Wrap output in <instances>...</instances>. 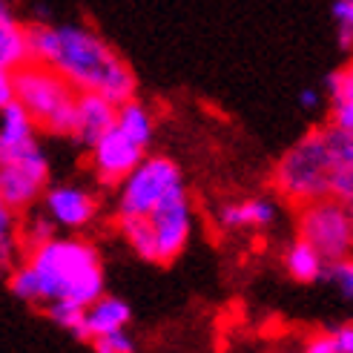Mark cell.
Returning <instances> with one entry per match:
<instances>
[{
	"label": "cell",
	"mask_w": 353,
	"mask_h": 353,
	"mask_svg": "<svg viewBox=\"0 0 353 353\" xmlns=\"http://www.w3.org/2000/svg\"><path fill=\"white\" fill-rule=\"evenodd\" d=\"M29 34V61L55 66L78 92H98L121 103L132 101L135 75L123 63L115 49L83 26H32Z\"/></svg>",
	"instance_id": "cell-1"
},
{
	"label": "cell",
	"mask_w": 353,
	"mask_h": 353,
	"mask_svg": "<svg viewBox=\"0 0 353 353\" xmlns=\"http://www.w3.org/2000/svg\"><path fill=\"white\" fill-rule=\"evenodd\" d=\"M29 264L41 281V302H78L90 307L103 296V270L92 244L75 239H46L32 247Z\"/></svg>",
	"instance_id": "cell-2"
},
{
	"label": "cell",
	"mask_w": 353,
	"mask_h": 353,
	"mask_svg": "<svg viewBox=\"0 0 353 353\" xmlns=\"http://www.w3.org/2000/svg\"><path fill=\"white\" fill-rule=\"evenodd\" d=\"M339 175V158L333 147V130L316 127L307 135H302L296 144L281 155L276 164L273 181L276 190L293 204H307L316 199L333 196V184Z\"/></svg>",
	"instance_id": "cell-3"
},
{
	"label": "cell",
	"mask_w": 353,
	"mask_h": 353,
	"mask_svg": "<svg viewBox=\"0 0 353 353\" xmlns=\"http://www.w3.org/2000/svg\"><path fill=\"white\" fill-rule=\"evenodd\" d=\"M78 90L55 66L41 61H26L14 69V98L29 110L41 130L52 135H72Z\"/></svg>",
	"instance_id": "cell-4"
},
{
	"label": "cell",
	"mask_w": 353,
	"mask_h": 353,
	"mask_svg": "<svg viewBox=\"0 0 353 353\" xmlns=\"http://www.w3.org/2000/svg\"><path fill=\"white\" fill-rule=\"evenodd\" d=\"M299 236L307 239L327 261L353 253V210L339 196L307 201L299 210Z\"/></svg>",
	"instance_id": "cell-5"
},
{
	"label": "cell",
	"mask_w": 353,
	"mask_h": 353,
	"mask_svg": "<svg viewBox=\"0 0 353 353\" xmlns=\"http://www.w3.org/2000/svg\"><path fill=\"white\" fill-rule=\"evenodd\" d=\"M179 190H184L181 170L170 158H144L121 181L118 213L121 216H150L158 204Z\"/></svg>",
	"instance_id": "cell-6"
},
{
	"label": "cell",
	"mask_w": 353,
	"mask_h": 353,
	"mask_svg": "<svg viewBox=\"0 0 353 353\" xmlns=\"http://www.w3.org/2000/svg\"><path fill=\"white\" fill-rule=\"evenodd\" d=\"M49 179V161L38 141L17 152L0 155V196L9 210H23L43 192Z\"/></svg>",
	"instance_id": "cell-7"
},
{
	"label": "cell",
	"mask_w": 353,
	"mask_h": 353,
	"mask_svg": "<svg viewBox=\"0 0 353 353\" xmlns=\"http://www.w3.org/2000/svg\"><path fill=\"white\" fill-rule=\"evenodd\" d=\"M150 221L158 241V264L179 259L192 233V207L187 199V190H179L170 199H164L150 213Z\"/></svg>",
	"instance_id": "cell-8"
},
{
	"label": "cell",
	"mask_w": 353,
	"mask_h": 353,
	"mask_svg": "<svg viewBox=\"0 0 353 353\" xmlns=\"http://www.w3.org/2000/svg\"><path fill=\"white\" fill-rule=\"evenodd\" d=\"M144 150H147V147L135 144L130 135H123L118 127H112V130L92 147V164H95L98 179H101L103 184H118V181H123L141 161H144Z\"/></svg>",
	"instance_id": "cell-9"
},
{
	"label": "cell",
	"mask_w": 353,
	"mask_h": 353,
	"mask_svg": "<svg viewBox=\"0 0 353 353\" xmlns=\"http://www.w3.org/2000/svg\"><path fill=\"white\" fill-rule=\"evenodd\" d=\"M115 121H118V103L115 101L103 98L98 92H81L78 95L75 130H72L78 144L92 150L98 141L115 127Z\"/></svg>",
	"instance_id": "cell-10"
},
{
	"label": "cell",
	"mask_w": 353,
	"mask_h": 353,
	"mask_svg": "<svg viewBox=\"0 0 353 353\" xmlns=\"http://www.w3.org/2000/svg\"><path fill=\"white\" fill-rule=\"evenodd\" d=\"M46 213L55 219V224L81 230L95 219V199L78 187H55L46 192Z\"/></svg>",
	"instance_id": "cell-11"
},
{
	"label": "cell",
	"mask_w": 353,
	"mask_h": 353,
	"mask_svg": "<svg viewBox=\"0 0 353 353\" xmlns=\"http://www.w3.org/2000/svg\"><path fill=\"white\" fill-rule=\"evenodd\" d=\"M273 221L276 204L270 199H244L219 210V224L224 230H268Z\"/></svg>",
	"instance_id": "cell-12"
},
{
	"label": "cell",
	"mask_w": 353,
	"mask_h": 353,
	"mask_svg": "<svg viewBox=\"0 0 353 353\" xmlns=\"http://www.w3.org/2000/svg\"><path fill=\"white\" fill-rule=\"evenodd\" d=\"M34 118L29 115V110L21 101H12L0 110V155L17 152L29 144H34Z\"/></svg>",
	"instance_id": "cell-13"
},
{
	"label": "cell",
	"mask_w": 353,
	"mask_h": 353,
	"mask_svg": "<svg viewBox=\"0 0 353 353\" xmlns=\"http://www.w3.org/2000/svg\"><path fill=\"white\" fill-rule=\"evenodd\" d=\"M327 268H330V261L302 236L285 250V270L290 273V279L302 281V285H313V281L325 279Z\"/></svg>",
	"instance_id": "cell-14"
},
{
	"label": "cell",
	"mask_w": 353,
	"mask_h": 353,
	"mask_svg": "<svg viewBox=\"0 0 353 353\" xmlns=\"http://www.w3.org/2000/svg\"><path fill=\"white\" fill-rule=\"evenodd\" d=\"M83 325H86V336L92 342V339L103 336V333L127 327L130 325V307H127V302H121L115 296H101L86 307Z\"/></svg>",
	"instance_id": "cell-15"
},
{
	"label": "cell",
	"mask_w": 353,
	"mask_h": 353,
	"mask_svg": "<svg viewBox=\"0 0 353 353\" xmlns=\"http://www.w3.org/2000/svg\"><path fill=\"white\" fill-rule=\"evenodd\" d=\"M327 98L333 123L353 132V63H347L339 72L327 78Z\"/></svg>",
	"instance_id": "cell-16"
},
{
	"label": "cell",
	"mask_w": 353,
	"mask_h": 353,
	"mask_svg": "<svg viewBox=\"0 0 353 353\" xmlns=\"http://www.w3.org/2000/svg\"><path fill=\"white\" fill-rule=\"evenodd\" d=\"M118 224L135 256H141L144 261H158V241L150 216H121Z\"/></svg>",
	"instance_id": "cell-17"
},
{
	"label": "cell",
	"mask_w": 353,
	"mask_h": 353,
	"mask_svg": "<svg viewBox=\"0 0 353 353\" xmlns=\"http://www.w3.org/2000/svg\"><path fill=\"white\" fill-rule=\"evenodd\" d=\"M29 61V34L14 21L0 26V72H14Z\"/></svg>",
	"instance_id": "cell-18"
},
{
	"label": "cell",
	"mask_w": 353,
	"mask_h": 353,
	"mask_svg": "<svg viewBox=\"0 0 353 353\" xmlns=\"http://www.w3.org/2000/svg\"><path fill=\"white\" fill-rule=\"evenodd\" d=\"M115 127L123 135H130L135 144H141V147H147L150 141H152V115H150V110L144 107V103H138L135 98L118 107Z\"/></svg>",
	"instance_id": "cell-19"
},
{
	"label": "cell",
	"mask_w": 353,
	"mask_h": 353,
	"mask_svg": "<svg viewBox=\"0 0 353 353\" xmlns=\"http://www.w3.org/2000/svg\"><path fill=\"white\" fill-rule=\"evenodd\" d=\"M49 319L55 322L58 327L69 330L78 342H90V336H86V307L78 305V302H66V299H58V302H49Z\"/></svg>",
	"instance_id": "cell-20"
},
{
	"label": "cell",
	"mask_w": 353,
	"mask_h": 353,
	"mask_svg": "<svg viewBox=\"0 0 353 353\" xmlns=\"http://www.w3.org/2000/svg\"><path fill=\"white\" fill-rule=\"evenodd\" d=\"M307 353H353V325H339L333 330L313 333L305 342Z\"/></svg>",
	"instance_id": "cell-21"
},
{
	"label": "cell",
	"mask_w": 353,
	"mask_h": 353,
	"mask_svg": "<svg viewBox=\"0 0 353 353\" xmlns=\"http://www.w3.org/2000/svg\"><path fill=\"white\" fill-rule=\"evenodd\" d=\"M9 290L17 299H23V302H41V281H38V273H34V268H32L29 261L12 270Z\"/></svg>",
	"instance_id": "cell-22"
},
{
	"label": "cell",
	"mask_w": 353,
	"mask_h": 353,
	"mask_svg": "<svg viewBox=\"0 0 353 353\" xmlns=\"http://www.w3.org/2000/svg\"><path fill=\"white\" fill-rule=\"evenodd\" d=\"M327 279L336 285V290L350 299L353 302V256H345V259H336V261H330V268H327Z\"/></svg>",
	"instance_id": "cell-23"
},
{
	"label": "cell",
	"mask_w": 353,
	"mask_h": 353,
	"mask_svg": "<svg viewBox=\"0 0 353 353\" xmlns=\"http://www.w3.org/2000/svg\"><path fill=\"white\" fill-rule=\"evenodd\" d=\"M333 21L339 26V43L353 49V0H336L333 3Z\"/></svg>",
	"instance_id": "cell-24"
},
{
	"label": "cell",
	"mask_w": 353,
	"mask_h": 353,
	"mask_svg": "<svg viewBox=\"0 0 353 353\" xmlns=\"http://www.w3.org/2000/svg\"><path fill=\"white\" fill-rule=\"evenodd\" d=\"M92 350H98V353H132L135 342L127 336V330H112V333H103V336L92 339Z\"/></svg>",
	"instance_id": "cell-25"
},
{
	"label": "cell",
	"mask_w": 353,
	"mask_h": 353,
	"mask_svg": "<svg viewBox=\"0 0 353 353\" xmlns=\"http://www.w3.org/2000/svg\"><path fill=\"white\" fill-rule=\"evenodd\" d=\"M14 253V221L12 210L6 204H0V261H9Z\"/></svg>",
	"instance_id": "cell-26"
},
{
	"label": "cell",
	"mask_w": 353,
	"mask_h": 353,
	"mask_svg": "<svg viewBox=\"0 0 353 353\" xmlns=\"http://www.w3.org/2000/svg\"><path fill=\"white\" fill-rule=\"evenodd\" d=\"M52 224H55V219H52V216H49V219H46V216L32 219V224L26 227L32 247H34V244H41V241H46V239H52Z\"/></svg>",
	"instance_id": "cell-27"
},
{
	"label": "cell",
	"mask_w": 353,
	"mask_h": 353,
	"mask_svg": "<svg viewBox=\"0 0 353 353\" xmlns=\"http://www.w3.org/2000/svg\"><path fill=\"white\" fill-rule=\"evenodd\" d=\"M14 101V72H0V110Z\"/></svg>",
	"instance_id": "cell-28"
},
{
	"label": "cell",
	"mask_w": 353,
	"mask_h": 353,
	"mask_svg": "<svg viewBox=\"0 0 353 353\" xmlns=\"http://www.w3.org/2000/svg\"><path fill=\"white\" fill-rule=\"evenodd\" d=\"M333 196H339L342 201H347V207L353 210V175H347V179H342L336 187H333Z\"/></svg>",
	"instance_id": "cell-29"
},
{
	"label": "cell",
	"mask_w": 353,
	"mask_h": 353,
	"mask_svg": "<svg viewBox=\"0 0 353 353\" xmlns=\"http://www.w3.org/2000/svg\"><path fill=\"white\" fill-rule=\"evenodd\" d=\"M299 101H302L305 110H316V107H319V95H316L313 90H305L302 95H299Z\"/></svg>",
	"instance_id": "cell-30"
},
{
	"label": "cell",
	"mask_w": 353,
	"mask_h": 353,
	"mask_svg": "<svg viewBox=\"0 0 353 353\" xmlns=\"http://www.w3.org/2000/svg\"><path fill=\"white\" fill-rule=\"evenodd\" d=\"M9 21H12V12H9V6H6V0H0V26L9 23Z\"/></svg>",
	"instance_id": "cell-31"
},
{
	"label": "cell",
	"mask_w": 353,
	"mask_h": 353,
	"mask_svg": "<svg viewBox=\"0 0 353 353\" xmlns=\"http://www.w3.org/2000/svg\"><path fill=\"white\" fill-rule=\"evenodd\" d=\"M0 204H3V196H0Z\"/></svg>",
	"instance_id": "cell-32"
},
{
	"label": "cell",
	"mask_w": 353,
	"mask_h": 353,
	"mask_svg": "<svg viewBox=\"0 0 353 353\" xmlns=\"http://www.w3.org/2000/svg\"><path fill=\"white\" fill-rule=\"evenodd\" d=\"M350 256H353V253H350Z\"/></svg>",
	"instance_id": "cell-33"
}]
</instances>
